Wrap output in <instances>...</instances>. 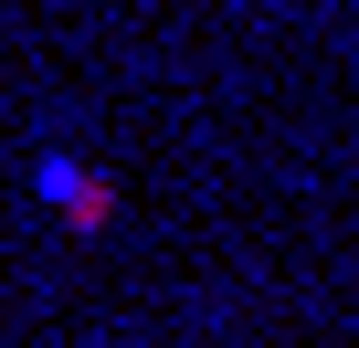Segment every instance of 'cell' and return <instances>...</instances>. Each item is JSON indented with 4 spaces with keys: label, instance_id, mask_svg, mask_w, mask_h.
<instances>
[{
    "label": "cell",
    "instance_id": "obj_1",
    "mask_svg": "<svg viewBox=\"0 0 359 348\" xmlns=\"http://www.w3.org/2000/svg\"><path fill=\"white\" fill-rule=\"evenodd\" d=\"M32 190H43L74 232H106V222H116V180H106V169H85V158H64V148L32 158Z\"/></svg>",
    "mask_w": 359,
    "mask_h": 348
}]
</instances>
